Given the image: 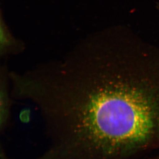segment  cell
<instances>
[{
    "mask_svg": "<svg viewBox=\"0 0 159 159\" xmlns=\"http://www.w3.org/2000/svg\"><path fill=\"white\" fill-rule=\"evenodd\" d=\"M5 70L4 73L1 72V117L0 124L1 131L4 130L7 127L9 119V108H10V98L9 96L10 87L8 86L9 84L8 77L6 75Z\"/></svg>",
    "mask_w": 159,
    "mask_h": 159,
    "instance_id": "2",
    "label": "cell"
},
{
    "mask_svg": "<svg viewBox=\"0 0 159 159\" xmlns=\"http://www.w3.org/2000/svg\"><path fill=\"white\" fill-rule=\"evenodd\" d=\"M158 7H159V6H158Z\"/></svg>",
    "mask_w": 159,
    "mask_h": 159,
    "instance_id": "4",
    "label": "cell"
},
{
    "mask_svg": "<svg viewBox=\"0 0 159 159\" xmlns=\"http://www.w3.org/2000/svg\"><path fill=\"white\" fill-rule=\"evenodd\" d=\"M30 98L50 159H132L159 149V50L129 29L114 53L41 75Z\"/></svg>",
    "mask_w": 159,
    "mask_h": 159,
    "instance_id": "1",
    "label": "cell"
},
{
    "mask_svg": "<svg viewBox=\"0 0 159 159\" xmlns=\"http://www.w3.org/2000/svg\"><path fill=\"white\" fill-rule=\"evenodd\" d=\"M14 44V40L5 24H1V54H6L11 47Z\"/></svg>",
    "mask_w": 159,
    "mask_h": 159,
    "instance_id": "3",
    "label": "cell"
}]
</instances>
